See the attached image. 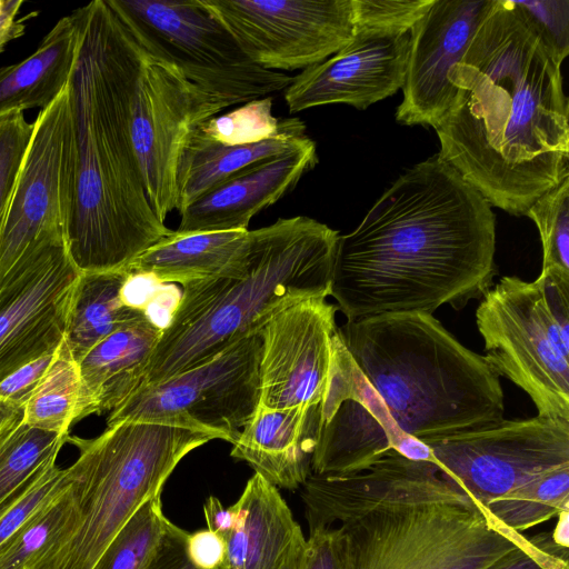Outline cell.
Listing matches in <instances>:
<instances>
[{"instance_id":"cell-5","label":"cell","mask_w":569,"mask_h":569,"mask_svg":"<svg viewBox=\"0 0 569 569\" xmlns=\"http://www.w3.org/2000/svg\"><path fill=\"white\" fill-rule=\"evenodd\" d=\"M339 236L305 216L249 231L244 251L222 273L183 286L138 389L260 333L272 316L298 301L330 296Z\"/></svg>"},{"instance_id":"cell-37","label":"cell","mask_w":569,"mask_h":569,"mask_svg":"<svg viewBox=\"0 0 569 569\" xmlns=\"http://www.w3.org/2000/svg\"><path fill=\"white\" fill-rule=\"evenodd\" d=\"M547 44L565 60L569 53V1H513Z\"/></svg>"},{"instance_id":"cell-30","label":"cell","mask_w":569,"mask_h":569,"mask_svg":"<svg viewBox=\"0 0 569 569\" xmlns=\"http://www.w3.org/2000/svg\"><path fill=\"white\" fill-rule=\"evenodd\" d=\"M172 522L161 496L144 502L121 528L94 569H144L161 548Z\"/></svg>"},{"instance_id":"cell-32","label":"cell","mask_w":569,"mask_h":569,"mask_svg":"<svg viewBox=\"0 0 569 569\" xmlns=\"http://www.w3.org/2000/svg\"><path fill=\"white\" fill-rule=\"evenodd\" d=\"M287 119L272 114V99L260 98L226 114L214 116L194 126L203 139L222 146H242L264 141L281 133Z\"/></svg>"},{"instance_id":"cell-4","label":"cell","mask_w":569,"mask_h":569,"mask_svg":"<svg viewBox=\"0 0 569 569\" xmlns=\"http://www.w3.org/2000/svg\"><path fill=\"white\" fill-rule=\"evenodd\" d=\"M70 79L74 196L68 250L80 272L126 270L170 230L151 208L130 134L143 48L107 0L83 6Z\"/></svg>"},{"instance_id":"cell-43","label":"cell","mask_w":569,"mask_h":569,"mask_svg":"<svg viewBox=\"0 0 569 569\" xmlns=\"http://www.w3.org/2000/svg\"><path fill=\"white\" fill-rule=\"evenodd\" d=\"M22 0H6L3 12L0 17V53L13 40L22 37L26 32L27 21L37 16L31 12L23 17H18Z\"/></svg>"},{"instance_id":"cell-19","label":"cell","mask_w":569,"mask_h":569,"mask_svg":"<svg viewBox=\"0 0 569 569\" xmlns=\"http://www.w3.org/2000/svg\"><path fill=\"white\" fill-rule=\"evenodd\" d=\"M318 162L309 139L301 147L253 164L208 191L182 212L178 233L248 230L253 216L290 192Z\"/></svg>"},{"instance_id":"cell-47","label":"cell","mask_w":569,"mask_h":569,"mask_svg":"<svg viewBox=\"0 0 569 569\" xmlns=\"http://www.w3.org/2000/svg\"><path fill=\"white\" fill-rule=\"evenodd\" d=\"M4 3H6V0H0V17H1L2 12H3Z\"/></svg>"},{"instance_id":"cell-36","label":"cell","mask_w":569,"mask_h":569,"mask_svg":"<svg viewBox=\"0 0 569 569\" xmlns=\"http://www.w3.org/2000/svg\"><path fill=\"white\" fill-rule=\"evenodd\" d=\"M31 133L23 112L0 118V226Z\"/></svg>"},{"instance_id":"cell-11","label":"cell","mask_w":569,"mask_h":569,"mask_svg":"<svg viewBox=\"0 0 569 569\" xmlns=\"http://www.w3.org/2000/svg\"><path fill=\"white\" fill-rule=\"evenodd\" d=\"M260 333L248 336L207 362L136 390L109 412L107 425H173L233 443L260 402Z\"/></svg>"},{"instance_id":"cell-41","label":"cell","mask_w":569,"mask_h":569,"mask_svg":"<svg viewBox=\"0 0 569 569\" xmlns=\"http://www.w3.org/2000/svg\"><path fill=\"white\" fill-rule=\"evenodd\" d=\"M187 533L172 523L158 553L144 569H196L187 558Z\"/></svg>"},{"instance_id":"cell-23","label":"cell","mask_w":569,"mask_h":569,"mask_svg":"<svg viewBox=\"0 0 569 569\" xmlns=\"http://www.w3.org/2000/svg\"><path fill=\"white\" fill-rule=\"evenodd\" d=\"M162 327L149 315L97 343L78 362L87 415L112 411L140 386Z\"/></svg>"},{"instance_id":"cell-33","label":"cell","mask_w":569,"mask_h":569,"mask_svg":"<svg viewBox=\"0 0 569 569\" xmlns=\"http://www.w3.org/2000/svg\"><path fill=\"white\" fill-rule=\"evenodd\" d=\"M71 481L68 468L57 465V458L44 463L9 500L0 506V546L30 518L59 500Z\"/></svg>"},{"instance_id":"cell-26","label":"cell","mask_w":569,"mask_h":569,"mask_svg":"<svg viewBox=\"0 0 569 569\" xmlns=\"http://www.w3.org/2000/svg\"><path fill=\"white\" fill-rule=\"evenodd\" d=\"M130 276L127 270L80 273L64 336L77 362L112 332L149 315L144 307L123 299Z\"/></svg>"},{"instance_id":"cell-18","label":"cell","mask_w":569,"mask_h":569,"mask_svg":"<svg viewBox=\"0 0 569 569\" xmlns=\"http://www.w3.org/2000/svg\"><path fill=\"white\" fill-rule=\"evenodd\" d=\"M409 33L355 32L329 59L292 77L284 89L291 113L312 107L346 103L366 109L402 88Z\"/></svg>"},{"instance_id":"cell-16","label":"cell","mask_w":569,"mask_h":569,"mask_svg":"<svg viewBox=\"0 0 569 569\" xmlns=\"http://www.w3.org/2000/svg\"><path fill=\"white\" fill-rule=\"evenodd\" d=\"M337 307L326 297L298 301L260 331V406L270 409L321 403L338 330Z\"/></svg>"},{"instance_id":"cell-35","label":"cell","mask_w":569,"mask_h":569,"mask_svg":"<svg viewBox=\"0 0 569 569\" xmlns=\"http://www.w3.org/2000/svg\"><path fill=\"white\" fill-rule=\"evenodd\" d=\"M62 497L37 512L0 546V569H26L58 525Z\"/></svg>"},{"instance_id":"cell-8","label":"cell","mask_w":569,"mask_h":569,"mask_svg":"<svg viewBox=\"0 0 569 569\" xmlns=\"http://www.w3.org/2000/svg\"><path fill=\"white\" fill-rule=\"evenodd\" d=\"M476 322L489 368L523 390L539 416L569 421V280L500 278Z\"/></svg>"},{"instance_id":"cell-29","label":"cell","mask_w":569,"mask_h":569,"mask_svg":"<svg viewBox=\"0 0 569 569\" xmlns=\"http://www.w3.org/2000/svg\"><path fill=\"white\" fill-rule=\"evenodd\" d=\"M69 437L30 427L22 419L0 429V506L57 458Z\"/></svg>"},{"instance_id":"cell-34","label":"cell","mask_w":569,"mask_h":569,"mask_svg":"<svg viewBox=\"0 0 569 569\" xmlns=\"http://www.w3.org/2000/svg\"><path fill=\"white\" fill-rule=\"evenodd\" d=\"M433 0H352L355 32L407 34Z\"/></svg>"},{"instance_id":"cell-45","label":"cell","mask_w":569,"mask_h":569,"mask_svg":"<svg viewBox=\"0 0 569 569\" xmlns=\"http://www.w3.org/2000/svg\"><path fill=\"white\" fill-rule=\"evenodd\" d=\"M558 522L551 533L553 542L560 547L569 546V510L561 511L558 516Z\"/></svg>"},{"instance_id":"cell-15","label":"cell","mask_w":569,"mask_h":569,"mask_svg":"<svg viewBox=\"0 0 569 569\" xmlns=\"http://www.w3.org/2000/svg\"><path fill=\"white\" fill-rule=\"evenodd\" d=\"M80 273L67 246L31 250L7 273L0 286V382L61 345Z\"/></svg>"},{"instance_id":"cell-21","label":"cell","mask_w":569,"mask_h":569,"mask_svg":"<svg viewBox=\"0 0 569 569\" xmlns=\"http://www.w3.org/2000/svg\"><path fill=\"white\" fill-rule=\"evenodd\" d=\"M320 429L321 403L287 409L259 405L232 443L230 456L274 487L297 490L312 472Z\"/></svg>"},{"instance_id":"cell-12","label":"cell","mask_w":569,"mask_h":569,"mask_svg":"<svg viewBox=\"0 0 569 569\" xmlns=\"http://www.w3.org/2000/svg\"><path fill=\"white\" fill-rule=\"evenodd\" d=\"M431 463L482 508L558 468L569 467V421L537 415L427 443Z\"/></svg>"},{"instance_id":"cell-31","label":"cell","mask_w":569,"mask_h":569,"mask_svg":"<svg viewBox=\"0 0 569 569\" xmlns=\"http://www.w3.org/2000/svg\"><path fill=\"white\" fill-rule=\"evenodd\" d=\"M525 216L540 234L541 272L569 280V177L539 197Z\"/></svg>"},{"instance_id":"cell-2","label":"cell","mask_w":569,"mask_h":569,"mask_svg":"<svg viewBox=\"0 0 569 569\" xmlns=\"http://www.w3.org/2000/svg\"><path fill=\"white\" fill-rule=\"evenodd\" d=\"M496 218L438 154L402 173L339 236L330 296L348 321L465 308L493 286Z\"/></svg>"},{"instance_id":"cell-20","label":"cell","mask_w":569,"mask_h":569,"mask_svg":"<svg viewBox=\"0 0 569 569\" xmlns=\"http://www.w3.org/2000/svg\"><path fill=\"white\" fill-rule=\"evenodd\" d=\"M232 507L221 569H297L307 538L277 487L253 473Z\"/></svg>"},{"instance_id":"cell-27","label":"cell","mask_w":569,"mask_h":569,"mask_svg":"<svg viewBox=\"0 0 569 569\" xmlns=\"http://www.w3.org/2000/svg\"><path fill=\"white\" fill-rule=\"evenodd\" d=\"M87 416L79 363L63 339L44 377L24 405L22 421L44 431L68 435L70 426Z\"/></svg>"},{"instance_id":"cell-28","label":"cell","mask_w":569,"mask_h":569,"mask_svg":"<svg viewBox=\"0 0 569 569\" xmlns=\"http://www.w3.org/2000/svg\"><path fill=\"white\" fill-rule=\"evenodd\" d=\"M483 510L496 522L521 532L569 510V467L549 471L489 501Z\"/></svg>"},{"instance_id":"cell-13","label":"cell","mask_w":569,"mask_h":569,"mask_svg":"<svg viewBox=\"0 0 569 569\" xmlns=\"http://www.w3.org/2000/svg\"><path fill=\"white\" fill-rule=\"evenodd\" d=\"M224 108L176 66L144 50L131 97L130 134L149 203L161 222L177 209V170L191 130Z\"/></svg>"},{"instance_id":"cell-1","label":"cell","mask_w":569,"mask_h":569,"mask_svg":"<svg viewBox=\"0 0 569 569\" xmlns=\"http://www.w3.org/2000/svg\"><path fill=\"white\" fill-rule=\"evenodd\" d=\"M562 59L511 0L495 4L449 73L438 156L492 207L525 216L569 177Z\"/></svg>"},{"instance_id":"cell-42","label":"cell","mask_w":569,"mask_h":569,"mask_svg":"<svg viewBox=\"0 0 569 569\" xmlns=\"http://www.w3.org/2000/svg\"><path fill=\"white\" fill-rule=\"evenodd\" d=\"M297 569H336L329 527L309 529Z\"/></svg>"},{"instance_id":"cell-46","label":"cell","mask_w":569,"mask_h":569,"mask_svg":"<svg viewBox=\"0 0 569 569\" xmlns=\"http://www.w3.org/2000/svg\"><path fill=\"white\" fill-rule=\"evenodd\" d=\"M23 408L17 407L0 398V429L8 423L22 419Z\"/></svg>"},{"instance_id":"cell-9","label":"cell","mask_w":569,"mask_h":569,"mask_svg":"<svg viewBox=\"0 0 569 569\" xmlns=\"http://www.w3.org/2000/svg\"><path fill=\"white\" fill-rule=\"evenodd\" d=\"M140 46L226 108L284 90V72L251 61L203 0H107Z\"/></svg>"},{"instance_id":"cell-25","label":"cell","mask_w":569,"mask_h":569,"mask_svg":"<svg viewBox=\"0 0 569 569\" xmlns=\"http://www.w3.org/2000/svg\"><path fill=\"white\" fill-rule=\"evenodd\" d=\"M249 230L178 233L163 238L128 267L132 277H150L159 283L182 287L216 277L244 251Z\"/></svg>"},{"instance_id":"cell-7","label":"cell","mask_w":569,"mask_h":569,"mask_svg":"<svg viewBox=\"0 0 569 569\" xmlns=\"http://www.w3.org/2000/svg\"><path fill=\"white\" fill-rule=\"evenodd\" d=\"M210 440L179 426L128 420L93 439L69 437L79 456L61 517L26 569H94L134 512L161 496L179 462Z\"/></svg>"},{"instance_id":"cell-17","label":"cell","mask_w":569,"mask_h":569,"mask_svg":"<svg viewBox=\"0 0 569 569\" xmlns=\"http://www.w3.org/2000/svg\"><path fill=\"white\" fill-rule=\"evenodd\" d=\"M493 4L495 0H433L409 33L398 122L436 128L447 114L457 92L448 76Z\"/></svg>"},{"instance_id":"cell-6","label":"cell","mask_w":569,"mask_h":569,"mask_svg":"<svg viewBox=\"0 0 569 569\" xmlns=\"http://www.w3.org/2000/svg\"><path fill=\"white\" fill-rule=\"evenodd\" d=\"M338 332L386 410L401 456L431 462L427 443L505 419L498 376L432 315L347 320Z\"/></svg>"},{"instance_id":"cell-39","label":"cell","mask_w":569,"mask_h":569,"mask_svg":"<svg viewBox=\"0 0 569 569\" xmlns=\"http://www.w3.org/2000/svg\"><path fill=\"white\" fill-rule=\"evenodd\" d=\"M226 551L224 539L208 528L187 533L186 553L196 569H221Z\"/></svg>"},{"instance_id":"cell-14","label":"cell","mask_w":569,"mask_h":569,"mask_svg":"<svg viewBox=\"0 0 569 569\" xmlns=\"http://www.w3.org/2000/svg\"><path fill=\"white\" fill-rule=\"evenodd\" d=\"M262 69H307L353 38L352 0H203Z\"/></svg>"},{"instance_id":"cell-10","label":"cell","mask_w":569,"mask_h":569,"mask_svg":"<svg viewBox=\"0 0 569 569\" xmlns=\"http://www.w3.org/2000/svg\"><path fill=\"white\" fill-rule=\"evenodd\" d=\"M70 81L39 111L0 226V286L29 251L67 246L74 196Z\"/></svg>"},{"instance_id":"cell-3","label":"cell","mask_w":569,"mask_h":569,"mask_svg":"<svg viewBox=\"0 0 569 569\" xmlns=\"http://www.w3.org/2000/svg\"><path fill=\"white\" fill-rule=\"evenodd\" d=\"M308 528L329 527L336 569H491L535 545L428 461L389 451L363 470L311 473Z\"/></svg>"},{"instance_id":"cell-22","label":"cell","mask_w":569,"mask_h":569,"mask_svg":"<svg viewBox=\"0 0 569 569\" xmlns=\"http://www.w3.org/2000/svg\"><path fill=\"white\" fill-rule=\"evenodd\" d=\"M83 7L58 20L38 48L14 64L0 67V118L46 109L68 86L83 37Z\"/></svg>"},{"instance_id":"cell-44","label":"cell","mask_w":569,"mask_h":569,"mask_svg":"<svg viewBox=\"0 0 569 569\" xmlns=\"http://www.w3.org/2000/svg\"><path fill=\"white\" fill-rule=\"evenodd\" d=\"M203 513L207 528L226 541L236 527V512L232 505L224 507L217 497L209 496L203 503Z\"/></svg>"},{"instance_id":"cell-38","label":"cell","mask_w":569,"mask_h":569,"mask_svg":"<svg viewBox=\"0 0 569 569\" xmlns=\"http://www.w3.org/2000/svg\"><path fill=\"white\" fill-rule=\"evenodd\" d=\"M54 352L21 367L4 378L0 382V398L23 408L44 377Z\"/></svg>"},{"instance_id":"cell-40","label":"cell","mask_w":569,"mask_h":569,"mask_svg":"<svg viewBox=\"0 0 569 569\" xmlns=\"http://www.w3.org/2000/svg\"><path fill=\"white\" fill-rule=\"evenodd\" d=\"M491 569H569L568 561L537 546L517 548Z\"/></svg>"},{"instance_id":"cell-24","label":"cell","mask_w":569,"mask_h":569,"mask_svg":"<svg viewBox=\"0 0 569 569\" xmlns=\"http://www.w3.org/2000/svg\"><path fill=\"white\" fill-rule=\"evenodd\" d=\"M309 139L305 123L298 118L287 119L283 130L277 137L242 146H222L201 138L192 129L177 170V210L182 212L208 191L242 170L292 151Z\"/></svg>"}]
</instances>
